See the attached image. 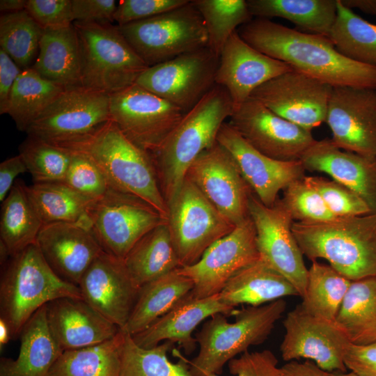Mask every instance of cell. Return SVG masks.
<instances>
[{
  "label": "cell",
  "instance_id": "1",
  "mask_svg": "<svg viewBox=\"0 0 376 376\" xmlns=\"http://www.w3.org/2000/svg\"><path fill=\"white\" fill-rule=\"evenodd\" d=\"M237 31L246 42L263 54L332 87L376 90V67L345 57L328 37L258 17L242 25Z\"/></svg>",
  "mask_w": 376,
  "mask_h": 376
},
{
  "label": "cell",
  "instance_id": "2",
  "mask_svg": "<svg viewBox=\"0 0 376 376\" xmlns=\"http://www.w3.org/2000/svg\"><path fill=\"white\" fill-rule=\"evenodd\" d=\"M57 146L86 156L111 189L143 201L168 219V206L150 154L127 139L111 120Z\"/></svg>",
  "mask_w": 376,
  "mask_h": 376
},
{
  "label": "cell",
  "instance_id": "3",
  "mask_svg": "<svg viewBox=\"0 0 376 376\" xmlns=\"http://www.w3.org/2000/svg\"><path fill=\"white\" fill-rule=\"evenodd\" d=\"M234 109L228 91L215 84L150 154L166 204L179 190L192 163L217 142L221 125Z\"/></svg>",
  "mask_w": 376,
  "mask_h": 376
},
{
  "label": "cell",
  "instance_id": "4",
  "mask_svg": "<svg viewBox=\"0 0 376 376\" xmlns=\"http://www.w3.org/2000/svg\"><path fill=\"white\" fill-rule=\"evenodd\" d=\"M292 231L311 261L324 259L351 281L376 275V212L329 223L294 221Z\"/></svg>",
  "mask_w": 376,
  "mask_h": 376
},
{
  "label": "cell",
  "instance_id": "5",
  "mask_svg": "<svg viewBox=\"0 0 376 376\" xmlns=\"http://www.w3.org/2000/svg\"><path fill=\"white\" fill-rule=\"evenodd\" d=\"M64 297L82 298L79 286L52 271L36 243L11 256L1 267L0 318L8 325L12 338L19 336L24 325L38 309Z\"/></svg>",
  "mask_w": 376,
  "mask_h": 376
},
{
  "label": "cell",
  "instance_id": "6",
  "mask_svg": "<svg viewBox=\"0 0 376 376\" xmlns=\"http://www.w3.org/2000/svg\"><path fill=\"white\" fill-rule=\"evenodd\" d=\"M285 308V301L279 299L236 311L233 322L221 313L211 316L196 334L198 354L191 361L185 359L191 373L208 376L221 373L224 365L236 356L247 352L251 346L263 343Z\"/></svg>",
  "mask_w": 376,
  "mask_h": 376
},
{
  "label": "cell",
  "instance_id": "7",
  "mask_svg": "<svg viewBox=\"0 0 376 376\" xmlns=\"http://www.w3.org/2000/svg\"><path fill=\"white\" fill-rule=\"evenodd\" d=\"M73 24L79 45L83 87L110 95L134 84L148 68L118 25Z\"/></svg>",
  "mask_w": 376,
  "mask_h": 376
},
{
  "label": "cell",
  "instance_id": "8",
  "mask_svg": "<svg viewBox=\"0 0 376 376\" xmlns=\"http://www.w3.org/2000/svg\"><path fill=\"white\" fill-rule=\"evenodd\" d=\"M118 27L148 67L206 47L208 42L204 21L192 0L168 12Z\"/></svg>",
  "mask_w": 376,
  "mask_h": 376
},
{
  "label": "cell",
  "instance_id": "9",
  "mask_svg": "<svg viewBox=\"0 0 376 376\" xmlns=\"http://www.w3.org/2000/svg\"><path fill=\"white\" fill-rule=\"evenodd\" d=\"M167 206V224L180 267L196 263L235 228L186 177Z\"/></svg>",
  "mask_w": 376,
  "mask_h": 376
},
{
  "label": "cell",
  "instance_id": "10",
  "mask_svg": "<svg viewBox=\"0 0 376 376\" xmlns=\"http://www.w3.org/2000/svg\"><path fill=\"white\" fill-rule=\"evenodd\" d=\"M91 230L105 253L124 260L134 245L167 219L143 201L110 188L89 207Z\"/></svg>",
  "mask_w": 376,
  "mask_h": 376
},
{
  "label": "cell",
  "instance_id": "11",
  "mask_svg": "<svg viewBox=\"0 0 376 376\" xmlns=\"http://www.w3.org/2000/svg\"><path fill=\"white\" fill-rule=\"evenodd\" d=\"M219 61L203 47L148 67L135 84L187 113L216 84Z\"/></svg>",
  "mask_w": 376,
  "mask_h": 376
},
{
  "label": "cell",
  "instance_id": "12",
  "mask_svg": "<svg viewBox=\"0 0 376 376\" xmlns=\"http://www.w3.org/2000/svg\"><path fill=\"white\" fill-rule=\"evenodd\" d=\"M111 120L132 143L155 152L185 112L169 101L134 84L109 95Z\"/></svg>",
  "mask_w": 376,
  "mask_h": 376
},
{
  "label": "cell",
  "instance_id": "13",
  "mask_svg": "<svg viewBox=\"0 0 376 376\" xmlns=\"http://www.w3.org/2000/svg\"><path fill=\"white\" fill-rule=\"evenodd\" d=\"M249 212L255 227L260 258L285 277L302 297L308 269L292 231L294 219L290 212L282 199L267 207L253 192L249 197Z\"/></svg>",
  "mask_w": 376,
  "mask_h": 376
},
{
  "label": "cell",
  "instance_id": "14",
  "mask_svg": "<svg viewBox=\"0 0 376 376\" xmlns=\"http://www.w3.org/2000/svg\"><path fill=\"white\" fill-rule=\"evenodd\" d=\"M109 120V95L78 87L65 90L25 132L58 146L88 134Z\"/></svg>",
  "mask_w": 376,
  "mask_h": 376
},
{
  "label": "cell",
  "instance_id": "15",
  "mask_svg": "<svg viewBox=\"0 0 376 376\" xmlns=\"http://www.w3.org/2000/svg\"><path fill=\"white\" fill-rule=\"evenodd\" d=\"M283 324L280 351L284 361L306 359L328 373L347 372L344 358L350 342L334 321L312 315L299 304Z\"/></svg>",
  "mask_w": 376,
  "mask_h": 376
},
{
  "label": "cell",
  "instance_id": "16",
  "mask_svg": "<svg viewBox=\"0 0 376 376\" xmlns=\"http://www.w3.org/2000/svg\"><path fill=\"white\" fill-rule=\"evenodd\" d=\"M259 258L250 217L213 243L196 263L178 270L193 281L192 295L201 299L219 294L235 274Z\"/></svg>",
  "mask_w": 376,
  "mask_h": 376
},
{
  "label": "cell",
  "instance_id": "17",
  "mask_svg": "<svg viewBox=\"0 0 376 376\" xmlns=\"http://www.w3.org/2000/svg\"><path fill=\"white\" fill-rule=\"evenodd\" d=\"M333 87L295 70L255 89V99L284 119L309 131L326 121Z\"/></svg>",
  "mask_w": 376,
  "mask_h": 376
},
{
  "label": "cell",
  "instance_id": "18",
  "mask_svg": "<svg viewBox=\"0 0 376 376\" xmlns=\"http://www.w3.org/2000/svg\"><path fill=\"white\" fill-rule=\"evenodd\" d=\"M229 120L253 148L276 160H299L315 141L311 131L278 116L251 97L236 107Z\"/></svg>",
  "mask_w": 376,
  "mask_h": 376
},
{
  "label": "cell",
  "instance_id": "19",
  "mask_svg": "<svg viewBox=\"0 0 376 376\" xmlns=\"http://www.w3.org/2000/svg\"><path fill=\"white\" fill-rule=\"evenodd\" d=\"M186 178L235 226L250 218L252 191L232 155L217 142L196 159Z\"/></svg>",
  "mask_w": 376,
  "mask_h": 376
},
{
  "label": "cell",
  "instance_id": "20",
  "mask_svg": "<svg viewBox=\"0 0 376 376\" xmlns=\"http://www.w3.org/2000/svg\"><path fill=\"white\" fill-rule=\"evenodd\" d=\"M325 122L338 148L376 157V90L333 87Z\"/></svg>",
  "mask_w": 376,
  "mask_h": 376
},
{
  "label": "cell",
  "instance_id": "21",
  "mask_svg": "<svg viewBox=\"0 0 376 376\" xmlns=\"http://www.w3.org/2000/svg\"><path fill=\"white\" fill-rule=\"evenodd\" d=\"M217 141L230 152L252 192L267 207L276 203L279 191L305 176L300 160L279 161L262 154L228 122L221 125Z\"/></svg>",
  "mask_w": 376,
  "mask_h": 376
},
{
  "label": "cell",
  "instance_id": "22",
  "mask_svg": "<svg viewBox=\"0 0 376 376\" xmlns=\"http://www.w3.org/2000/svg\"><path fill=\"white\" fill-rule=\"evenodd\" d=\"M78 286L82 298L120 329L126 324L140 290L123 260L103 251L86 269Z\"/></svg>",
  "mask_w": 376,
  "mask_h": 376
},
{
  "label": "cell",
  "instance_id": "23",
  "mask_svg": "<svg viewBox=\"0 0 376 376\" xmlns=\"http://www.w3.org/2000/svg\"><path fill=\"white\" fill-rule=\"evenodd\" d=\"M292 70L288 64L251 47L235 31L219 55L215 83L228 91L235 109L258 87Z\"/></svg>",
  "mask_w": 376,
  "mask_h": 376
},
{
  "label": "cell",
  "instance_id": "24",
  "mask_svg": "<svg viewBox=\"0 0 376 376\" xmlns=\"http://www.w3.org/2000/svg\"><path fill=\"white\" fill-rule=\"evenodd\" d=\"M46 263L61 279L78 286L102 251L90 228L77 224L42 225L36 242Z\"/></svg>",
  "mask_w": 376,
  "mask_h": 376
},
{
  "label": "cell",
  "instance_id": "25",
  "mask_svg": "<svg viewBox=\"0 0 376 376\" xmlns=\"http://www.w3.org/2000/svg\"><path fill=\"white\" fill-rule=\"evenodd\" d=\"M45 308L50 333L63 351L102 343L120 331L82 298H58Z\"/></svg>",
  "mask_w": 376,
  "mask_h": 376
},
{
  "label": "cell",
  "instance_id": "26",
  "mask_svg": "<svg viewBox=\"0 0 376 376\" xmlns=\"http://www.w3.org/2000/svg\"><path fill=\"white\" fill-rule=\"evenodd\" d=\"M235 311V308L221 302L219 294L198 299L190 292L165 314L132 338L143 348L154 347L163 340L177 343L189 354L197 343L192 333L201 322L217 313L228 316L234 315Z\"/></svg>",
  "mask_w": 376,
  "mask_h": 376
},
{
  "label": "cell",
  "instance_id": "27",
  "mask_svg": "<svg viewBox=\"0 0 376 376\" xmlns=\"http://www.w3.org/2000/svg\"><path fill=\"white\" fill-rule=\"evenodd\" d=\"M299 160L305 170L324 173L361 196L376 212V157L338 148L331 139L315 141Z\"/></svg>",
  "mask_w": 376,
  "mask_h": 376
},
{
  "label": "cell",
  "instance_id": "28",
  "mask_svg": "<svg viewBox=\"0 0 376 376\" xmlns=\"http://www.w3.org/2000/svg\"><path fill=\"white\" fill-rule=\"evenodd\" d=\"M32 68L65 90L83 87L79 45L73 23L43 29Z\"/></svg>",
  "mask_w": 376,
  "mask_h": 376
},
{
  "label": "cell",
  "instance_id": "29",
  "mask_svg": "<svg viewBox=\"0 0 376 376\" xmlns=\"http://www.w3.org/2000/svg\"><path fill=\"white\" fill-rule=\"evenodd\" d=\"M19 337V354L0 359V376H47L63 351L50 333L45 306L26 322Z\"/></svg>",
  "mask_w": 376,
  "mask_h": 376
},
{
  "label": "cell",
  "instance_id": "30",
  "mask_svg": "<svg viewBox=\"0 0 376 376\" xmlns=\"http://www.w3.org/2000/svg\"><path fill=\"white\" fill-rule=\"evenodd\" d=\"M223 304L264 305L288 296L299 295L293 285L260 258L235 274L219 292Z\"/></svg>",
  "mask_w": 376,
  "mask_h": 376
},
{
  "label": "cell",
  "instance_id": "31",
  "mask_svg": "<svg viewBox=\"0 0 376 376\" xmlns=\"http://www.w3.org/2000/svg\"><path fill=\"white\" fill-rule=\"evenodd\" d=\"M193 288V281L178 269L144 284L126 324L120 330L131 336L143 331Z\"/></svg>",
  "mask_w": 376,
  "mask_h": 376
},
{
  "label": "cell",
  "instance_id": "32",
  "mask_svg": "<svg viewBox=\"0 0 376 376\" xmlns=\"http://www.w3.org/2000/svg\"><path fill=\"white\" fill-rule=\"evenodd\" d=\"M123 262L132 279L140 288L180 267L167 223L143 235Z\"/></svg>",
  "mask_w": 376,
  "mask_h": 376
},
{
  "label": "cell",
  "instance_id": "33",
  "mask_svg": "<svg viewBox=\"0 0 376 376\" xmlns=\"http://www.w3.org/2000/svg\"><path fill=\"white\" fill-rule=\"evenodd\" d=\"M258 18L282 17L306 33L329 38L337 15V0H248Z\"/></svg>",
  "mask_w": 376,
  "mask_h": 376
},
{
  "label": "cell",
  "instance_id": "34",
  "mask_svg": "<svg viewBox=\"0 0 376 376\" xmlns=\"http://www.w3.org/2000/svg\"><path fill=\"white\" fill-rule=\"evenodd\" d=\"M334 322L352 344L376 341V275L351 281Z\"/></svg>",
  "mask_w": 376,
  "mask_h": 376
},
{
  "label": "cell",
  "instance_id": "35",
  "mask_svg": "<svg viewBox=\"0 0 376 376\" xmlns=\"http://www.w3.org/2000/svg\"><path fill=\"white\" fill-rule=\"evenodd\" d=\"M29 198L43 225L77 224L91 229L92 203L63 181L33 182L26 186Z\"/></svg>",
  "mask_w": 376,
  "mask_h": 376
},
{
  "label": "cell",
  "instance_id": "36",
  "mask_svg": "<svg viewBox=\"0 0 376 376\" xmlns=\"http://www.w3.org/2000/svg\"><path fill=\"white\" fill-rule=\"evenodd\" d=\"M42 223L31 204L22 180L15 181L2 202L0 241L10 257L35 244Z\"/></svg>",
  "mask_w": 376,
  "mask_h": 376
},
{
  "label": "cell",
  "instance_id": "37",
  "mask_svg": "<svg viewBox=\"0 0 376 376\" xmlns=\"http://www.w3.org/2000/svg\"><path fill=\"white\" fill-rule=\"evenodd\" d=\"M123 332L95 345L65 350L47 376H120Z\"/></svg>",
  "mask_w": 376,
  "mask_h": 376
},
{
  "label": "cell",
  "instance_id": "38",
  "mask_svg": "<svg viewBox=\"0 0 376 376\" xmlns=\"http://www.w3.org/2000/svg\"><path fill=\"white\" fill-rule=\"evenodd\" d=\"M64 91L32 68L25 69L15 81L7 114L12 118L19 131L26 132L29 126Z\"/></svg>",
  "mask_w": 376,
  "mask_h": 376
},
{
  "label": "cell",
  "instance_id": "39",
  "mask_svg": "<svg viewBox=\"0 0 376 376\" xmlns=\"http://www.w3.org/2000/svg\"><path fill=\"white\" fill-rule=\"evenodd\" d=\"M329 38L345 57L376 67V24L337 0V15Z\"/></svg>",
  "mask_w": 376,
  "mask_h": 376
},
{
  "label": "cell",
  "instance_id": "40",
  "mask_svg": "<svg viewBox=\"0 0 376 376\" xmlns=\"http://www.w3.org/2000/svg\"><path fill=\"white\" fill-rule=\"evenodd\" d=\"M123 334L120 376H194L185 358L178 351V362L169 359L173 343L166 340L154 347L143 348L136 344L131 335Z\"/></svg>",
  "mask_w": 376,
  "mask_h": 376
},
{
  "label": "cell",
  "instance_id": "41",
  "mask_svg": "<svg viewBox=\"0 0 376 376\" xmlns=\"http://www.w3.org/2000/svg\"><path fill=\"white\" fill-rule=\"evenodd\" d=\"M351 281L329 265L313 260L300 304L312 315L335 321Z\"/></svg>",
  "mask_w": 376,
  "mask_h": 376
},
{
  "label": "cell",
  "instance_id": "42",
  "mask_svg": "<svg viewBox=\"0 0 376 376\" xmlns=\"http://www.w3.org/2000/svg\"><path fill=\"white\" fill-rule=\"evenodd\" d=\"M43 29L27 10L1 14L0 49L22 70L32 68L37 58Z\"/></svg>",
  "mask_w": 376,
  "mask_h": 376
},
{
  "label": "cell",
  "instance_id": "43",
  "mask_svg": "<svg viewBox=\"0 0 376 376\" xmlns=\"http://www.w3.org/2000/svg\"><path fill=\"white\" fill-rule=\"evenodd\" d=\"M207 33V46L219 56L233 32L253 19L244 0H192Z\"/></svg>",
  "mask_w": 376,
  "mask_h": 376
},
{
  "label": "cell",
  "instance_id": "44",
  "mask_svg": "<svg viewBox=\"0 0 376 376\" xmlns=\"http://www.w3.org/2000/svg\"><path fill=\"white\" fill-rule=\"evenodd\" d=\"M19 155L33 182L63 181L72 158L68 150L30 136L20 144Z\"/></svg>",
  "mask_w": 376,
  "mask_h": 376
},
{
  "label": "cell",
  "instance_id": "45",
  "mask_svg": "<svg viewBox=\"0 0 376 376\" xmlns=\"http://www.w3.org/2000/svg\"><path fill=\"white\" fill-rule=\"evenodd\" d=\"M295 220L305 224L329 223L340 219L333 214L320 195L304 180L292 182L281 198Z\"/></svg>",
  "mask_w": 376,
  "mask_h": 376
},
{
  "label": "cell",
  "instance_id": "46",
  "mask_svg": "<svg viewBox=\"0 0 376 376\" xmlns=\"http://www.w3.org/2000/svg\"><path fill=\"white\" fill-rule=\"evenodd\" d=\"M304 180L320 195L331 212L339 218L372 212L368 205L361 196L334 180L306 175Z\"/></svg>",
  "mask_w": 376,
  "mask_h": 376
},
{
  "label": "cell",
  "instance_id": "47",
  "mask_svg": "<svg viewBox=\"0 0 376 376\" xmlns=\"http://www.w3.org/2000/svg\"><path fill=\"white\" fill-rule=\"evenodd\" d=\"M71 152V161L63 182L91 202L103 197L111 188L103 173L86 156Z\"/></svg>",
  "mask_w": 376,
  "mask_h": 376
},
{
  "label": "cell",
  "instance_id": "48",
  "mask_svg": "<svg viewBox=\"0 0 376 376\" xmlns=\"http://www.w3.org/2000/svg\"><path fill=\"white\" fill-rule=\"evenodd\" d=\"M189 0H123L114 14L118 26L143 20L173 10Z\"/></svg>",
  "mask_w": 376,
  "mask_h": 376
},
{
  "label": "cell",
  "instance_id": "49",
  "mask_svg": "<svg viewBox=\"0 0 376 376\" xmlns=\"http://www.w3.org/2000/svg\"><path fill=\"white\" fill-rule=\"evenodd\" d=\"M230 373L235 376H281V369L274 354L264 350L245 352L228 362ZM208 376H219L216 374Z\"/></svg>",
  "mask_w": 376,
  "mask_h": 376
},
{
  "label": "cell",
  "instance_id": "50",
  "mask_svg": "<svg viewBox=\"0 0 376 376\" xmlns=\"http://www.w3.org/2000/svg\"><path fill=\"white\" fill-rule=\"evenodd\" d=\"M26 10L43 29L74 22L72 0H27Z\"/></svg>",
  "mask_w": 376,
  "mask_h": 376
},
{
  "label": "cell",
  "instance_id": "51",
  "mask_svg": "<svg viewBox=\"0 0 376 376\" xmlns=\"http://www.w3.org/2000/svg\"><path fill=\"white\" fill-rule=\"evenodd\" d=\"M117 6L115 0H72L74 22L112 23Z\"/></svg>",
  "mask_w": 376,
  "mask_h": 376
},
{
  "label": "cell",
  "instance_id": "52",
  "mask_svg": "<svg viewBox=\"0 0 376 376\" xmlns=\"http://www.w3.org/2000/svg\"><path fill=\"white\" fill-rule=\"evenodd\" d=\"M344 361L347 369L358 376H376V341L363 345L350 343Z\"/></svg>",
  "mask_w": 376,
  "mask_h": 376
},
{
  "label": "cell",
  "instance_id": "53",
  "mask_svg": "<svg viewBox=\"0 0 376 376\" xmlns=\"http://www.w3.org/2000/svg\"><path fill=\"white\" fill-rule=\"evenodd\" d=\"M22 70L0 49V114L7 113L14 84Z\"/></svg>",
  "mask_w": 376,
  "mask_h": 376
},
{
  "label": "cell",
  "instance_id": "54",
  "mask_svg": "<svg viewBox=\"0 0 376 376\" xmlns=\"http://www.w3.org/2000/svg\"><path fill=\"white\" fill-rule=\"evenodd\" d=\"M26 171V166L19 154L7 158L0 164L1 202H3L9 194L17 176Z\"/></svg>",
  "mask_w": 376,
  "mask_h": 376
},
{
  "label": "cell",
  "instance_id": "55",
  "mask_svg": "<svg viewBox=\"0 0 376 376\" xmlns=\"http://www.w3.org/2000/svg\"><path fill=\"white\" fill-rule=\"evenodd\" d=\"M281 376H329V373L320 368L314 362L291 361L280 367Z\"/></svg>",
  "mask_w": 376,
  "mask_h": 376
},
{
  "label": "cell",
  "instance_id": "56",
  "mask_svg": "<svg viewBox=\"0 0 376 376\" xmlns=\"http://www.w3.org/2000/svg\"><path fill=\"white\" fill-rule=\"evenodd\" d=\"M350 9L357 8L364 13L376 16V0H340Z\"/></svg>",
  "mask_w": 376,
  "mask_h": 376
},
{
  "label": "cell",
  "instance_id": "57",
  "mask_svg": "<svg viewBox=\"0 0 376 376\" xmlns=\"http://www.w3.org/2000/svg\"><path fill=\"white\" fill-rule=\"evenodd\" d=\"M27 0H1V14L17 13L26 9Z\"/></svg>",
  "mask_w": 376,
  "mask_h": 376
},
{
  "label": "cell",
  "instance_id": "58",
  "mask_svg": "<svg viewBox=\"0 0 376 376\" xmlns=\"http://www.w3.org/2000/svg\"><path fill=\"white\" fill-rule=\"evenodd\" d=\"M12 339L10 329L4 320L0 318V349L2 350L5 345Z\"/></svg>",
  "mask_w": 376,
  "mask_h": 376
},
{
  "label": "cell",
  "instance_id": "59",
  "mask_svg": "<svg viewBox=\"0 0 376 376\" xmlns=\"http://www.w3.org/2000/svg\"><path fill=\"white\" fill-rule=\"evenodd\" d=\"M329 376H358L352 372H336V373H329Z\"/></svg>",
  "mask_w": 376,
  "mask_h": 376
}]
</instances>
